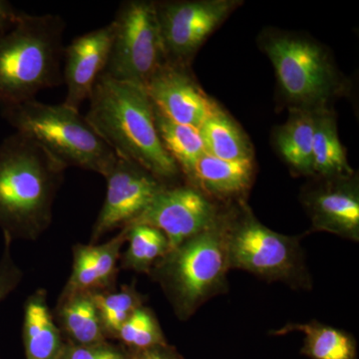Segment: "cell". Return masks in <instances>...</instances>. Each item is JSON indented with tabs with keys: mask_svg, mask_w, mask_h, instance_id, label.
Wrapping results in <instances>:
<instances>
[{
	"mask_svg": "<svg viewBox=\"0 0 359 359\" xmlns=\"http://www.w3.org/2000/svg\"><path fill=\"white\" fill-rule=\"evenodd\" d=\"M66 168L36 141L15 132L0 143V229L35 241L50 226Z\"/></svg>",
	"mask_w": 359,
	"mask_h": 359,
	"instance_id": "6da1fadb",
	"label": "cell"
},
{
	"mask_svg": "<svg viewBox=\"0 0 359 359\" xmlns=\"http://www.w3.org/2000/svg\"><path fill=\"white\" fill-rule=\"evenodd\" d=\"M88 101L87 121L118 157L140 165L168 186L177 185L181 171L161 142L154 105L143 86L102 74Z\"/></svg>",
	"mask_w": 359,
	"mask_h": 359,
	"instance_id": "7a4b0ae2",
	"label": "cell"
},
{
	"mask_svg": "<svg viewBox=\"0 0 359 359\" xmlns=\"http://www.w3.org/2000/svg\"><path fill=\"white\" fill-rule=\"evenodd\" d=\"M58 14L23 13L0 35V109L34 100L42 90L63 84V35Z\"/></svg>",
	"mask_w": 359,
	"mask_h": 359,
	"instance_id": "3957f363",
	"label": "cell"
},
{
	"mask_svg": "<svg viewBox=\"0 0 359 359\" xmlns=\"http://www.w3.org/2000/svg\"><path fill=\"white\" fill-rule=\"evenodd\" d=\"M229 269L226 209L218 223L169 250L149 276L159 283L177 318L187 320L228 290Z\"/></svg>",
	"mask_w": 359,
	"mask_h": 359,
	"instance_id": "277c9868",
	"label": "cell"
},
{
	"mask_svg": "<svg viewBox=\"0 0 359 359\" xmlns=\"http://www.w3.org/2000/svg\"><path fill=\"white\" fill-rule=\"evenodd\" d=\"M0 111L15 132L36 141L66 169L79 168L105 177L117 160L86 117L63 103L51 105L34 99Z\"/></svg>",
	"mask_w": 359,
	"mask_h": 359,
	"instance_id": "5b68a950",
	"label": "cell"
},
{
	"mask_svg": "<svg viewBox=\"0 0 359 359\" xmlns=\"http://www.w3.org/2000/svg\"><path fill=\"white\" fill-rule=\"evenodd\" d=\"M229 266L268 282L308 290L311 280L299 238L282 235L264 226L244 200L226 209Z\"/></svg>",
	"mask_w": 359,
	"mask_h": 359,
	"instance_id": "8992f818",
	"label": "cell"
},
{
	"mask_svg": "<svg viewBox=\"0 0 359 359\" xmlns=\"http://www.w3.org/2000/svg\"><path fill=\"white\" fill-rule=\"evenodd\" d=\"M261 47L273 63L278 86L290 108H328L344 90L330 53L316 40L268 30L261 36Z\"/></svg>",
	"mask_w": 359,
	"mask_h": 359,
	"instance_id": "52a82bcc",
	"label": "cell"
},
{
	"mask_svg": "<svg viewBox=\"0 0 359 359\" xmlns=\"http://www.w3.org/2000/svg\"><path fill=\"white\" fill-rule=\"evenodd\" d=\"M111 23L112 45L103 74L145 87L168 62L156 2L123 1Z\"/></svg>",
	"mask_w": 359,
	"mask_h": 359,
	"instance_id": "ba28073f",
	"label": "cell"
},
{
	"mask_svg": "<svg viewBox=\"0 0 359 359\" xmlns=\"http://www.w3.org/2000/svg\"><path fill=\"white\" fill-rule=\"evenodd\" d=\"M155 2L167 61L186 67L208 37L243 4L241 0Z\"/></svg>",
	"mask_w": 359,
	"mask_h": 359,
	"instance_id": "9c48e42d",
	"label": "cell"
},
{
	"mask_svg": "<svg viewBox=\"0 0 359 359\" xmlns=\"http://www.w3.org/2000/svg\"><path fill=\"white\" fill-rule=\"evenodd\" d=\"M104 178L107 191L92 228L90 244H96L106 233L133 223L168 186L140 165L120 157Z\"/></svg>",
	"mask_w": 359,
	"mask_h": 359,
	"instance_id": "30bf717a",
	"label": "cell"
},
{
	"mask_svg": "<svg viewBox=\"0 0 359 359\" xmlns=\"http://www.w3.org/2000/svg\"><path fill=\"white\" fill-rule=\"evenodd\" d=\"M224 212L195 187L172 185L161 191L130 224H144L158 229L166 236L171 250L218 223Z\"/></svg>",
	"mask_w": 359,
	"mask_h": 359,
	"instance_id": "8fae6325",
	"label": "cell"
},
{
	"mask_svg": "<svg viewBox=\"0 0 359 359\" xmlns=\"http://www.w3.org/2000/svg\"><path fill=\"white\" fill-rule=\"evenodd\" d=\"M304 189L302 203L311 222V231H325L358 243V175L320 179Z\"/></svg>",
	"mask_w": 359,
	"mask_h": 359,
	"instance_id": "7c38bea8",
	"label": "cell"
},
{
	"mask_svg": "<svg viewBox=\"0 0 359 359\" xmlns=\"http://www.w3.org/2000/svg\"><path fill=\"white\" fill-rule=\"evenodd\" d=\"M144 88L153 105L169 119L199 129L219 109L186 66L167 62Z\"/></svg>",
	"mask_w": 359,
	"mask_h": 359,
	"instance_id": "4fadbf2b",
	"label": "cell"
},
{
	"mask_svg": "<svg viewBox=\"0 0 359 359\" xmlns=\"http://www.w3.org/2000/svg\"><path fill=\"white\" fill-rule=\"evenodd\" d=\"M112 39L110 22L75 37L65 46L62 67L65 106L79 111L82 104L88 100L107 66Z\"/></svg>",
	"mask_w": 359,
	"mask_h": 359,
	"instance_id": "5bb4252c",
	"label": "cell"
},
{
	"mask_svg": "<svg viewBox=\"0 0 359 359\" xmlns=\"http://www.w3.org/2000/svg\"><path fill=\"white\" fill-rule=\"evenodd\" d=\"M126 244V230L104 244L81 245L73 247L72 271L61 294L75 292H108L114 287L118 263Z\"/></svg>",
	"mask_w": 359,
	"mask_h": 359,
	"instance_id": "9a60e30c",
	"label": "cell"
},
{
	"mask_svg": "<svg viewBox=\"0 0 359 359\" xmlns=\"http://www.w3.org/2000/svg\"><path fill=\"white\" fill-rule=\"evenodd\" d=\"M255 172L254 160L226 161L205 153L187 184L211 199L241 201L252 188Z\"/></svg>",
	"mask_w": 359,
	"mask_h": 359,
	"instance_id": "2e32d148",
	"label": "cell"
},
{
	"mask_svg": "<svg viewBox=\"0 0 359 359\" xmlns=\"http://www.w3.org/2000/svg\"><path fill=\"white\" fill-rule=\"evenodd\" d=\"M26 359H57L65 340L47 302V292L39 289L26 299L22 325Z\"/></svg>",
	"mask_w": 359,
	"mask_h": 359,
	"instance_id": "e0dca14e",
	"label": "cell"
},
{
	"mask_svg": "<svg viewBox=\"0 0 359 359\" xmlns=\"http://www.w3.org/2000/svg\"><path fill=\"white\" fill-rule=\"evenodd\" d=\"M53 316L66 341L83 346L107 341L92 292L60 294Z\"/></svg>",
	"mask_w": 359,
	"mask_h": 359,
	"instance_id": "ac0fdd59",
	"label": "cell"
},
{
	"mask_svg": "<svg viewBox=\"0 0 359 359\" xmlns=\"http://www.w3.org/2000/svg\"><path fill=\"white\" fill-rule=\"evenodd\" d=\"M316 110L290 108L287 122L278 127L275 142L292 173L313 176V146Z\"/></svg>",
	"mask_w": 359,
	"mask_h": 359,
	"instance_id": "d6986e66",
	"label": "cell"
},
{
	"mask_svg": "<svg viewBox=\"0 0 359 359\" xmlns=\"http://www.w3.org/2000/svg\"><path fill=\"white\" fill-rule=\"evenodd\" d=\"M292 332L304 334L301 353L309 359H358L355 339L339 328L313 320L289 323L273 330L271 334L285 335Z\"/></svg>",
	"mask_w": 359,
	"mask_h": 359,
	"instance_id": "ffe728a7",
	"label": "cell"
},
{
	"mask_svg": "<svg viewBox=\"0 0 359 359\" xmlns=\"http://www.w3.org/2000/svg\"><path fill=\"white\" fill-rule=\"evenodd\" d=\"M313 177L339 178L355 174L339 140L337 120L330 107L316 110L313 146Z\"/></svg>",
	"mask_w": 359,
	"mask_h": 359,
	"instance_id": "44dd1931",
	"label": "cell"
},
{
	"mask_svg": "<svg viewBox=\"0 0 359 359\" xmlns=\"http://www.w3.org/2000/svg\"><path fill=\"white\" fill-rule=\"evenodd\" d=\"M207 154L226 161L254 160V149L247 135L222 108L199 128Z\"/></svg>",
	"mask_w": 359,
	"mask_h": 359,
	"instance_id": "7402d4cb",
	"label": "cell"
},
{
	"mask_svg": "<svg viewBox=\"0 0 359 359\" xmlns=\"http://www.w3.org/2000/svg\"><path fill=\"white\" fill-rule=\"evenodd\" d=\"M154 113L156 127L165 150L173 158L182 175L189 181L194 168L205 153L199 129L169 119L155 106Z\"/></svg>",
	"mask_w": 359,
	"mask_h": 359,
	"instance_id": "603a6c76",
	"label": "cell"
},
{
	"mask_svg": "<svg viewBox=\"0 0 359 359\" xmlns=\"http://www.w3.org/2000/svg\"><path fill=\"white\" fill-rule=\"evenodd\" d=\"M126 250L121 255V268L150 275L151 269L170 250L166 236L154 226L134 224L125 226Z\"/></svg>",
	"mask_w": 359,
	"mask_h": 359,
	"instance_id": "cb8c5ba5",
	"label": "cell"
},
{
	"mask_svg": "<svg viewBox=\"0 0 359 359\" xmlns=\"http://www.w3.org/2000/svg\"><path fill=\"white\" fill-rule=\"evenodd\" d=\"M94 299L106 339H116L122 325L145 302L135 283L123 285L119 290L97 292Z\"/></svg>",
	"mask_w": 359,
	"mask_h": 359,
	"instance_id": "d4e9b609",
	"label": "cell"
},
{
	"mask_svg": "<svg viewBox=\"0 0 359 359\" xmlns=\"http://www.w3.org/2000/svg\"><path fill=\"white\" fill-rule=\"evenodd\" d=\"M116 339L133 351L168 344L154 311L145 306L134 311L120 328Z\"/></svg>",
	"mask_w": 359,
	"mask_h": 359,
	"instance_id": "484cf974",
	"label": "cell"
},
{
	"mask_svg": "<svg viewBox=\"0 0 359 359\" xmlns=\"http://www.w3.org/2000/svg\"><path fill=\"white\" fill-rule=\"evenodd\" d=\"M130 355L109 342L83 346L65 341L57 359H129Z\"/></svg>",
	"mask_w": 359,
	"mask_h": 359,
	"instance_id": "4316f807",
	"label": "cell"
},
{
	"mask_svg": "<svg viewBox=\"0 0 359 359\" xmlns=\"http://www.w3.org/2000/svg\"><path fill=\"white\" fill-rule=\"evenodd\" d=\"M4 252L0 259V302L20 285L23 278L22 271L14 262L11 254L13 241L7 237H4Z\"/></svg>",
	"mask_w": 359,
	"mask_h": 359,
	"instance_id": "83f0119b",
	"label": "cell"
},
{
	"mask_svg": "<svg viewBox=\"0 0 359 359\" xmlns=\"http://www.w3.org/2000/svg\"><path fill=\"white\" fill-rule=\"evenodd\" d=\"M130 359H184L178 351L168 344H161L144 349V351H133Z\"/></svg>",
	"mask_w": 359,
	"mask_h": 359,
	"instance_id": "f1b7e54d",
	"label": "cell"
},
{
	"mask_svg": "<svg viewBox=\"0 0 359 359\" xmlns=\"http://www.w3.org/2000/svg\"><path fill=\"white\" fill-rule=\"evenodd\" d=\"M23 11H18L6 0H0V35L11 29L20 21Z\"/></svg>",
	"mask_w": 359,
	"mask_h": 359,
	"instance_id": "f546056e",
	"label": "cell"
},
{
	"mask_svg": "<svg viewBox=\"0 0 359 359\" xmlns=\"http://www.w3.org/2000/svg\"><path fill=\"white\" fill-rule=\"evenodd\" d=\"M129 359H130V358H129Z\"/></svg>",
	"mask_w": 359,
	"mask_h": 359,
	"instance_id": "4dcf8cb0",
	"label": "cell"
}]
</instances>
